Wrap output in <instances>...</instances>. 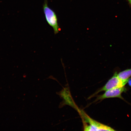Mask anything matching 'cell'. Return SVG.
Instances as JSON below:
<instances>
[{
	"instance_id": "4",
	"label": "cell",
	"mask_w": 131,
	"mask_h": 131,
	"mask_svg": "<svg viewBox=\"0 0 131 131\" xmlns=\"http://www.w3.org/2000/svg\"><path fill=\"white\" fill-rule=\"evenodd\" d=\"M126 90V89L124 87L107 90L105 91L104 94L98 96L96 101L113 98H119L123 99L122 94Z\"/></svg>"
},
{
	"instance_id": "6",
	"label": "cell",
	"mask_w": 131,
	"mask_h": 131,
	"mask_svg": "<svg viewBox=\"0 0 131 131\" xmlns=\"http://www.w3.org/2000/svg\"><path fill=\"white\" fill-rule=\"evenodd\" d=\"M128 82V84L131 87V79L130 80H129Z\"/></svg>"
},
{
	"instance_id": "2",
	"label": "cell",
	"mask_w": 131,
	"mask_h": 131,
	"mask_svg": "<svg viewBox=\"0 0 131 131\" xmlns=\"http://www.w3.org/2000/svg\"><path fill=\"white\" fill-rule=\"evenodd\" d=\"M129 80L123 81L118 76L117 72H116L105 85L96 93L97 94L101 91H106L114 88L123 87L128 83Z\"/></svg>"
},
{
	"instance_id": "3",
	"label": "cell",
	"mask_w": 131,
	"mask_h": 131,
	"mask_svg": "<svg viewBox=\"0 0 131 131\" xmlns=\"http://www.w3.org/2000/svg\"><path fill=\"white\" fill-rule=\"evenodd\" d=\"M86 119L90 124L89 125L85 126L84 130L86 131H115L114 130L108 126L104 125L94 120L91 118L86 117Z\"/></svg>"
},
{
	"instance_id": "7",
	"label": "cell",
	"mask_w": 131,
	"mask_h": 131,
	"mask_svg": "<svg viewBox=\"0 0 131 131\" xmlns=\"http://www.w3.org/2000/svg\"><path fill=\"white\" fill-rule=\"evenodd\" d=\"M128 1L129 4H130L131 6V0H128Z\"/></svg>"
},
{
	"instance_id": "5",
	"label": "cell",
	"mask_w": 131,
	"mask_h": 131,
	"mask_svg": "<svg viewBox=\"0 0 131 131\" xmlns=\"http://www.w3.org/2000/svg\"><path fill=\"white\" fill-rule=\"evenodd\" d=\"M118 76L123 81L128 80L131 77V69H128L117 73Z\"/></svg>"
},
{
	"instance_id": "1",
	"label": "cell",
	"mask_w": 131,
	"mask_h": 131,
	"mask_svg": "<svg viewBox=\"0 0 131 131\" xmlns=\"http://www.w3.org/2000/svg\"><path fill=\"white\" fill-rule=\"evenodd\" d=\"M43 9L47 22L53 28L54 33L58 34L61 29L59 25L57 16L54 11L49 7L47 0H44Z\"/></svg>"
}]
</instances>
